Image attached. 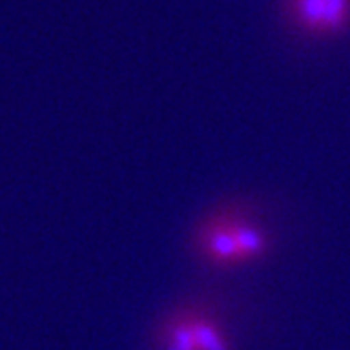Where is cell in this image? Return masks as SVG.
<instances>
[{"instance_id":"obj_1","label":"cell","mask_w":350,"mask_h":350,"mask_svg":"<svg viewBox=\"0 0 350 350\" xmlns=\"http://www.w3.org/2000/svg\"><path fill=\"white\" fill-rule=\"evenodd\" d=\"M291 21L314 36L340 34L350 23V0H289Z\"/></svg>"},{"instance_id":"obj_5","label":"cell","mask_w":350,"mask_h":350,"mask_svg":"<svg viewBox=\"0 0 350 350\" xmlns=\"http://www.w3.org/2000/svg\"><path fill=\"white\" fill-rule=\"evenodd\" d=\"M163 340L165 350H198L190 325V312L173 317L163 332Z\"/></svg>"},{"instance_id":"obj_4","label":"cell","mask_w":350,"mask_h":350,"mask_svg":"<svg viewBox=\"0 0 350 350\" xmlns=\"http://www.w3.org/2000/svg\"><path fill=\"white\" fill-rule=\"evenodd\" d=\"M190 325L198 350H232L226 334L221 332V327L211 317L190 312Z\"/></svg>"},{"instance_id":"obj_3","label":"cell","mask_w":350,"mask_h":350,"mask_svg":"<svg viewBox=\"0 0 350 350\" xmlns=\"http://www.w3.org/2000/svg\"><path fill=\"white\" fill-rule=\"evenodd\" d=\"M232 228H234V239H237V247H239L241 264L254 262V260L268 254L270 241H268L266 232L260 226H256V224H249L243 217L232 215Z\"/></svg>"},{"instance_id":"obj_2","label":"cell","mask_w":350,"mask_h":350,"mask_svg":"<svg viewBox=\"0 0 350 350\" xmlns=\"http://www.w3.org/2000/svg\"><path fill=\"white\" fill-rule=\"evenodd\" d=\"M198 249L215 266L241 264L234 228H232V215L209 219L201 228V232H198Z\"/></svg>"}]
</instances>
